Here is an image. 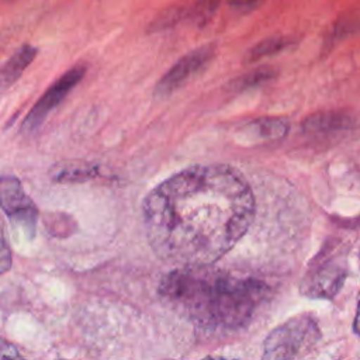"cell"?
Wrapping results in <instances>:
<instances>
[{
	"mask_svg": "<svg viewBox=\"0 0 360 360\" xmlns=\"http://www.w3.org/2000/svg\"><path fill=\"white\" fill-rule=\"evenodd\" d=\"M360 34V10L342 13L326 31L322 48L325 52L330 51L332 46L345 41L353 35Z\"/></svg>",
	"mask_w": 360,
	"mask_h": 360,
	"instance_id": "8fae6325",
	"label": "cell"
},
{
	"mask_svg": "<svg viewBox=\"0 0 360 360\" xmlns=\"http://www.w3.org/2000/svg\"><path fill=\"white\" fill-rule=\"evenodd\" d=\"M318 322L309 314L290 318L264 340L262 360H297L319 339Z\"/></svg>",
	"mask_w": 360,
	"mask_h": 360,
	"instance_id": "277c9868",
	"label": "cell"
},
{
	"mask_svg": "<svg viewBox=\"0 0 360 360\" xmlns=\"http://www.w3.org/2000/svg\"><path fill=\"white\" fill-rule=\"evenodd\" d=\"M278 72L271 66H259L250 69L236 77H233L228 83V90L233 93H243L253 89H259L273 80H276Z\"/></svg>",
	"mask_w": 360,
	"mask_h": 360,
	"instance_id": "4fadbf2b",
	"label": "cell"
},
{
	"mask_svg": "<svg viewBox=\"0 0 360 360\" xmlns=\"http://www.w3.org/2000/svg\"><path fill=\"white\" fill-rule=\"evenodd\" d=\"M152 250L180 267L211 266L248 232L255 195L228 165H197L158 184L143 200Z\"/></svg>",
	"mask_w": 360,
	"mask_h": 360,
	"instance_id": "6da1fadb",
	"label": "cell"
},
{
	"mask_svg": "<svg viewBox=\"0 0 360 360\" xmlns=\"http://www.w3.org/2000/svg\"><path fill=\"white\" fill-rule=\"evenodd\" d=\"M221 4V0H194L190 6V20L191 22L202 28L205 27L215 15Z\"/></svg>",
	"mask_w": 360,
	"mask_h": 360,
	"instance_id": "9a60e30c",
	"label": "cell"
},
{
	"mask_svg": "<svg viewBox=\"0 0 360 360\" xmlns=\"http://www.w3.org/2000/svg\"><path fill=\"white\" fill-rule=\"evenodd\" d=\"M290 122L281 117H259L245 122L238 129V139L243 143H270L287 136Z\"/></svg>",
	"mask_w": 360,
	"mask_h": 360,
	"instance_id": "9c48e42d",
	"label": "cell"
},
{
	"mask_svg": "<svg viewBox=\"0 0 360 360\" xmlns=\"http://www.w3.org/2000/svg\"><path fill=\"white\" fill-rule=\"evenodd\" d=\"M295 42H297V39L292 37H288V35H271V37L263 38L246 51V53L243 56V63L250 65V63H256L264 58L278 55V53L290 49L291 46H294Z\"/></svg>",
	"mask_w": 360,
	"mask_h": 360,
	"instance_id": "7c38bea8",
	"label": "cell"
},
{
	"mask_svg": "<svg viewBox=\"0 0 360 360\" xmlns=\"http://www.w3.org/2000/svg\"><path fill=\"white\" fill-rule=\"evenodd\" d=\"M86 72L87 68L84 65H76L66 70L63 75H60L28 111L27 117L21 124L22 132L30 134L37 131L46 120V117L52 112V110H55L83 80Z\"/></svg>",
	"mask_w": 360,
	"mask_h": 360,
	"instance_id": "8992f818",
	"label": "cell"
},
{
	"mask_svg": "<svg viewBox=\"0 0 360 360\" xmlns=\"http://www.w3.org/2000/svg\"><path fill=\"white\" fill-rule=\"evenodd\" d=\"M160 297L190 322L210 329H238L250 321L269 287L210 266L180 267L162 280Z\"/></svg>",
	"mask_w": 360,
	"mask_h": 360,
	"instance_id": "7a4b0ae2",
	"label": "cell"
},
{
	"mask_svg": "<svg viewBox=\"0 0 360 360\" xmlns=\"http://www.w3.org/2000/svg\"><path fill=\"white\" fill-rule=\"evenodd\" d=\"M205 360H226V359H205Z\"/></svg>",
	"mask_w": 360,
	"mask_h": 360,
	"instance_id": "44dd1931",
	"label": "cell"
},
{
	"mask_svg": "<svg viewBox=\"0 0 360 360\" xmlns=\"http://www.w3.org/2000/svg\"><path fill=\"white\" fill-rule=\"evenodd\" d=\"M187 18H190V7L183 6V4L169 6L165 10L159 11L150 20V22L146 28V32L156 34V32H163V31L172 30Z\"/></svg>",
	"mask_w": 360,
	"mask_h": 360,
	"instance_id": "5bb4252c",
	"label": "cell"
},
{
	"mask_svg": "<svg viewBox=\"0 0 360 360\" xmlns=\"http://www.w3.org/2000/svg\"><path fill=\"white\" fill-rule=\"evenodd\" d=\"M263 0H226L229 8L238 13H250L256 10Z\"/></svg>",
	"mask_w": 360,
	"mask_h": 360,
	"instance_id": "e0dca14e",
	"label": "cell"
},
{
	"mask_svg": "<svg viewBox=\"0 0 360 360\" xmlns=\"http://www.w3.org/2000/svg\"><path fill=\"white\" fill-rule=\"evenodd\" d=\"M1 207L8 218L20 225L31 239L35 233L37 207L31 198L22 190L20 181L13 176H4L1 179Z\"/></svg>",
	"mask_w": 360,
	"mask_h": 360,
	"instance_id": "ba28073f",
	"label": "cell"
},
{
	"mask_svg": "<svg viewBox=\"0 0 360 360\" xmlns=\"http://www.w3.org/2000/svg\"><path fill=\"white\" fill-rule=\"evenodd\" d=\"M347 273V250L343 246H326L311 262L300 291L312 300H333L342 290Z\"/></svg>",
	"mask_w": 360,
	"mask_h": 360,
	"instance_id": "3957f363",
	"label": "cell"
},
{
	"mask_svg": "<svg viewBox=\"0 0 360 360\" xmlns=\"http://www.w3.org/2000/svg\"><path fill=\"white\" fill-rule=\"evenodd\" d=\"M0 264H1V273H4L11 266V255H10V249H8V245H7V240H6L4 236L1 238V260H0Z\"/></svg>",
	"mask_w": 360,
	"mask_h": 360,
	"instance_id": "d6986e66",
	"label": "cell"
},
{
	"mask_svg": "<svg viewBox=\"0 0 360 360\" xmlns=\"http://www.w3.org/2000/svg\"><path fill=\"white\" fill-rule=\"evenodd\" d=\"M96 174H97L96 169H93L90 166H83V165L65 166L63 169L56 172L55 180H58V181H76V180H84V179L93 177Z\"/></svg>",
	"mask_w": 360,
	"mask_h": 360,
	"instance_id": "2e32d148",
	"label": "cell"
},
{
	"mask_svg": "<svg viewBox=\"0 0 360 360\" xmlns=\"http://www.w3.org/2000/svg\"><path fill=\"white\" fill-rule=\"evenodd\" d=\"M217 46L214 44L200 45L180 59H177L158 80L153 87L156 98H166L183 87L191 77L205 69L215 58Z\"/></svg>",
	"mask_w": 360,
	"mask_h": 360,
	"instance_id": "5b68a950",
	"label": "cell"
},
{
	"mask_svg": "<svg viewBox=\"0 0 360 360\" xmlns=\"http://www.w3.org/2000/svg\"><path fill=\"white\" fill-rule=\"evenodd\" d=\"M353 332L357 338H360V292H359V300H357L356 315H354V319H353Z\"/></svg>",
	"mask_w": 360,
	"mask_h": 360,
	"instance_id": "ffe728a7",
	"label": "cell"
},
{
	"mask_svg": "<svg viewBox=\"0 0 360 360\" xmlns=\"http://www.w3.org/2000/svg\"><path fill=\"white\" fill-rule=\"evenodd\" d=\"M1 360H24L21 357V354L18 353V350L15 349L14 345L8 343L7 340H1V354H0Z\"/></svg>",
	"mask_w": 360,
	"mask_h": 360,
	"instance_id": "ac0fdd59",
	"label": "cell"
},
{
	"mask_svg": "<svg viewBox=\"0 0 360 360\" xmlns=\"http://www.w3.org/2000/svg\"><path fill=\"white\" fill-rule=\"evenodd\" d=\"M359 128L356 115L343 110L318 111L301 122V131L311 139L321 142L342 141Z\"/></svg>",
	"mask_w": 360,
	"mask_h": 360,
	"instance_id": "52a82bcc",
	"label": "cell"
},
{
	"mask_svg": "<svg viewBox=\"0 0 360 360\" xmlns=\"http://www.w3.org/2000/svg\"><path fill=\"white\" fill-rule=\"evenodd\" d=\"M38 55V49L35 45L24 44L21 45L1 66L0 70V87L1 90H7L11 87L20 76L27 70V68L34 62Z\"/></svg>",
	"mask_w": 360,
	"mask_h": 360,
	"instance_id": "30bf717a",
	"label": "cell"
}]
</instances>
